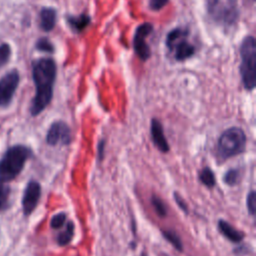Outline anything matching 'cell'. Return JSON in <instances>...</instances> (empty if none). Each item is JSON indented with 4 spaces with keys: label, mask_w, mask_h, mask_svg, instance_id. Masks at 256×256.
Segmentation results:
<instances>
[{
    "label": "cell",
    "mask_w": 256,
    "mask_h": 256,
    "mask_svg": "<svg viewBox=\"0 0 256 256\" xmlns=\"http://www.w3.org/2000/svg\"><path fill=\"white\" fill-rule=\"evenodd\" d=\"M32 77L36 88L30 106L32 116L40 114L51 102L56 79V64L51 58H40L32 65Z\"/></svg>",
    "instance_id": "obj_1"
},
{
    "label": "cell",
    "mask_w": 256,
    "mask_h": 256,
    "mask_svg": "<svg viewBox=\"0 0 256 256\" xmlns=\"http://www.w3.org/2000/svg\"><path fill=\"white\" fill-rule=\"evenodd\" d=\"M32 151L24 145L9 147L0 159V179L8 182L15 179L22 171Z\"/></svg>",
    "instance_id": "obj_2"
},
{
    "label": "cell",
    "mask_w": 256,
    "mask_h": 256,
    "mask_svg": "<svg viewBox=\"0 0 256 256\" xmlns=\"http://www.w3.org/2000/svg\"><path fill=\"white\" fill-rule=\"evenodd\" d=\"M247 137L244 130L240 127H230L222 132L218 139L217 151L219 156L226 160L230 157L239 155L245 151Z\"/></svg>",
    "instance_id": "obj_3"
},
{
    "label": "cell",
    "mask_w": 256,
    "mask_h": 256,
    "mask_svg": "<svg viewBox=\"0 0 256 256\" xmlns=\"http://www.w3.org/2000/svg\"><path fill=\"white\" fill-rule=\"evenodd\" d=\"M241 64L240 72L244 88L251 91L255 88V62H256V45L255 39L252 36H247L243 39L240 47Z\"/></svg>",
    "instance_id": "obj_4"
},
{
    "label": "cell",
    "mask_w": 256,
    "mask_h": 256,
    "mask_svg": "<svg viewBox=\"0 0 256 256\" xmlns=\"http://www.w3.org/2000/svg\"><path fill=\"white\" fill-rule=\"evenodd\" d=\"M206 8L209 15L218 23L232 25L238 19L237 0H206Z\"/></svg>",
    "instance_id": "obj_5"
},
{
    "label": "cell",
    "mask_w": 256,
    "mask_h": 256,
    "mask_svg": "<svg viewBox=\"0 0 256 256\" xmlns=\"http://www.w3.org/2000/svg\"><path fill=\"white\" fill-rule=\"evenodd\" d=\"M188 32L181 28L173 29L169 32L166 38V44L170 50H174L175 59L178 61H184L190 58L194 52V46L186 40Z\"/></svg>",
    "instance_id": "obj_6"
},
{
    "label": "cell",
    "mask_w": 256,
    "mask_h": 256,
    "mask_svg": "<svg viewBox=\"0 0 256 256\" xmlns=\"http://www.w3.org/2000/svg\"><path fill=\"white\" fill-rule=\"evenodd\" d=\"M72 140L70 127L63 121H55L46 134V142L51 146L69 145Z\"/></svg>",
    "instance_id": "obj_7"
},
{
    "label": "cell",
    "mask_w": 256,
    "mask_h": 256,
    "mask_svg": "<svg viewBox=\"0 0 256 256\" xmlns=\"http://www.w3.org/2000/svg\"><path fill=\"white\" fill-rule=\"evenodd\" d=\"M153 26L150 23H142L135 30L133 38V47L135 53L142 61H146L151 55L150 48L146 43V38L151 34Z\"/></svg>",
    "instance_id": "obj_8"
},
{
    "label": "cell",
    "mask_w": 256,
    "mask_h": 256,
    "mask_svg": "<svg viewBox=\"0 0 256 256\" xmlns=\"http://www.w3.org/2000/svg\"><path fill=\"white\" fill-rule=\"evenodd\" d=\"M19 84V73L17 70L9 71L0 79V107L10 104Z\"/></svg>",
    "instance_id": "obj_9"
},
{
    "label": "cell",
    "mask_w": 256,
    "mask_h": 256,
    "mask_svg": "<svg viewBox=\"0 0 256 256\" xmlns=\"http://www.w3.org/2000/svg\"><path fill=\"white\" fill-rule=\"evenodd\" d=\"M41 196V186L39 182L31 180L26 185L22 198V209L25 216H29L37 207Z\"/></svg>",
    "instance_id": "obj_10"
},
{
    "label": "cell",
    "mask_w": 256,
    "mask_h": 256,
    "mask_svg": "<svg viewBox=\"0 0 256 256\" xmlns=\"http://www.w3.org/2000/svg\"><path fill=\"white\" fill-rule=\"evenodd\" d=\"M150 135L152 138V141L154 145L157 147V149L163 153H167L170 150L169 143L166 140V137L164 135V130L161 122L156 119L152 118L150 122Z\"/></svg>",
    "instance_id": "obj_11"
},
{
    "label": "cell",
    "mask_w": 256,
    "mask_h": 256,
    "mask_svg": "<svg viewBox=\"0 0 256 256\" xmlns=\"http://www.w3.org/2000/svg\"><path fill=\"white\" fill-rule=\"evenodd\" d=\"M218 229L220 233L229 241L239 244L244 239V233L240 230H237L227 221L221 219L218 221Z\"/></svg>",
    "instance_id": "obj_12"
},
{
    "label": "cell",
    "mask_w": 256,
    "mask_h": 256,
    "mask_svg": "<svg viewBox=\"0 0 256 256\" xmlns=\"http://www.w3.org/2000/svg\"><path fill=\"white\" fill-rule=\"evenodd\" d=\"M56 23V11L53 8H43L40 12V26L44 31H51Z\"/></svg>",
    "instance_id": "obj_13"
},
{
    "label": "cell",
    "mask_w": 256,
    "mask_h": 256,
    "mask_svg": "<svg viewBox=\"0 0 256 256\" xmlns=\"http://www.w3.org/2000/svg\"><path fill=\"white\" fill-rule=\"evenodd\" d=\"M74 231H75V225L73 221L71 220L67 221L65 223V229L62 232H60L57 236V243L60 246L68 245L74 236Z\"/></svg>",
    "instance_id": "obj_14"
},
{
    "label": "cell",
    "mask_w": 256,
    "mask_h": 256,
    "mask_svg": "<svg viewBox=\"0 0 256 256\" xmlns=\"http://www.w3.org/2000/svg\"><path fill=\"white\" fill-rule=\"evenodd\" d=\"M199 181L208 188H213L216 184V178L212 169L208 166L202 168L198 173Z\"/></svg>",
    "instance_id": "obj_15"
},
{
    "label": "cell",
    "mask_w": 256,
    "mask_h": 256,
    "mask_svg": "<svg viewBox=\"0 0 256 256\" xmlns=\"http://www.w3.org/2000/svg\"><path fill=\"white\" fill-rule=\"evenodd\" d=\"M68 23L75 31L80 32L89 25L90 17L86 14H82L79 16H70L68 17Z\"/></svg>",
    "instance_id": "obj_16"
},
{
    "label": "cell",
    "mask_w": 256,
    "mask_h": 256,
    "mask_svg": "<svg viewBox=\"0 0 256 256\" xmlns=\"http://www.w3.org/2000/svg\"><path fill=\"white\" fill-rule=\"evenodd\" d=\"M10 187L6 181L0 179V212L5 211L9 207Z\"/></svg>",
    "instance_id": "obj_17"
},
{
    "label": "cell",
    "mask_w": 256,
    "mask_h": 256,
    "mask_svg": "<svg viewBox=\"0 0 256 256\" xmlns=\"http://www.w3.org/2000/svg\"><path fill=\"white\" fill-rule=\"evenodd\" d=\"M162 235L163 237L171 243V245L176 249L178 250L179 252H182L183 251V243H182V240L180 239V237L177 235L176 232L172 231V230H162Z\"/></svg>",
    "instance_id": "obj_18"
},
{
    "label": "cell",
    "mask_w": 256,
    "mask_h": 256,
    "mask_svg": "<svg viewBox=\"0 0 256 256\" xmlns=\"http://www.w3.org/2000/svg\"><path fill=\"white\" fill-rule=\"evenodd\" d=\"M150 203L153 206L156 214L159 217H166L167 216V207H166L165 203L163 202V200L160 197L153 194L150 198Z\"/></svg>",
    "instance_id": "obj_19"
},
{
    "label": "cell",
    "mask_w": 256,
    "mask_h": 256,
    "mask_svg": "<svg viewBox=\"0 0 256 256\" xmlns=\"http://www.w3.org/2000/svg\"><path fill=\"white\" fill-rule=\"evenodd\" d=\"M240 179V173L238 169H229L226 174L223 177V181L228 185V186H234L239 182Z\"/></svg>",
    "instance_id": "obj_20"
},
{
    "label": "cell",
    "mask_w": 256,
    "mask_h": 256,
    "mask_svg": "<svg viewBox=\"0 0 256 256\" xmlns=\"http://www.w3.org/2000/svg\"><path fill=\"white\" fill-rule=\"evenodd\" d=\"M67 220V215L65 212H60L55 214L50 221V226L53 229H59L61 227H63L66 223Z\"/></svg>",
    "instance_id": "obj_21"
},
{
    "label": "cell",
    "mask_w": 256,
    "mask_h": 256,
    "mask_svg": "<svg viewBox=\"0 0 256 256\" xmlns=\"http://www.w3.org/2000/svg\"><path fill=\"white\" fill-rule=\"evenodd\" d=\"M11 55V48L9 44L3 43L0 45V68L3 67L9 60Z\"/></svg>",
    "instance_id": "obj_22"
},
{
    "label": "cell",
    "mask_w": 256,
    "mask_h": 256,
    "mask_svg": "<svg viewBox=\"0 0 256 256\" xmlns=\"http://www.w3.org/2000/svg\"><path fill=\"white\" fill-rule=\"evenodd\" d=\"M246 204H247L248 212H249L252 216H254V215H255V212H256V192H255V190H251V191L247 194Z\"/></svg>",
    "instance_id": "obj_23"
},
{
    "label": "cell",
    "mask_w": 256,
    "mask_h": 256,
    "mask_svg": "<svg viewBox=\"0 0 256 256\" xmlns=\"http://www.w3.org/2000/svg\"><path fill=\"white\" fill-rule=\"evenodd\" d=\"M36 48L40 51L47 53L54 52V46L47 38H40L36 43Z\"/></svg>",
    "instance_id": "obj_24"
},
{
    "label": "cell",
    "mask_w": 256,
    "mask_h": 256,
    "mask_svg": "<svg viewBox=\"0 0 256 256\" xmlns=\"http://www.w3.org/2000/svg\"><path fill=\"white\" fill-rule=\"evenodd\" d=\"M173 197H174V200H175L176 204L178 205V207H179L184 213L187 214V213H188V206H187L185 200H184V199L180 196V194L177 193V192H174V193H173Z\"/></svg>",
    "instance_id": "obj_25"
},
{
    "label": "cell",
    "mask_w": 256,
    "mask_h": 256,
    "mask_svg": "<svg viewBox=\"0 0 256 256\" xmlns=\"http://www.w3.org/2000/svg\"><path fill=\"white\" fill-rule=\"evenodd\" d=\"M167 3H168V0H150L149 6L152 10L157 11L162 9Z\"/></svg>",
    "instance_id": "obj_26"
},
{
    "label": "cell",
    "mask_w": 256,
    "mask_h": 256,
    "mask_svg": "<svg viewBox=\"0 0 256 256\" xmlns=\"http://www.w3.org/2000/svg\"><path fill=\"white\" fill-rule=\"evenodd\" d=\"M104 153H105V140L99 141L97 145V159L98 161H101L104 158Z\"/></svg>",
    "instance_id": "obj_27"
},
{
    "label": "cell",
    "mask_w": 256,
    "mask_h": 256,
    "mask_svg": "<svg viewBox=\"0 0 256 256\" xmlns=\"http://www.w3.org/2000/svg\"><path fill=\"white\" fill-rule=\"evenodd\" d=\"M141 256H147V254H146V253H145V252H143V253H142V254H141Z\"/></svg>",
    "instance_id": "obj_28"
}]
</instances>
